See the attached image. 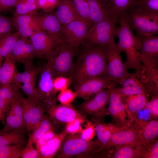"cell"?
<instances>
[{"instance_id": "1", "label": "cell", "mask_w": 158, "mask_h": 158, "mask_svg": "<svg viewBox=\"0 0 158 158\" xmlns=\"http://www.w3.org/2000/svg\"><path fill=\"white\" fill-rule=\"evenodd\" d=\"M108 75V64L103 47L85 48L74 63L71 78L79 84L92 78Z\"/></svg>"}, {"instance_id": "2", "label": "cell", "mask_w": 158, "mask_h": 158, "mask_svg": "<svg viewBox=\"0 0 158 158\" xmlns=\"http://www.w3.org/2000/svg\"><path fill=\"white\" fill-rule=\"evenodd\" d=\"M119 23L120 26L117 27L116 36L118 38V47L126 55L125 66L128 70L133 69L143 72L144 69L139 56L136 38L134 36L125 17L121 19Z\"/></svg>"}, {"instance_id": "3", "label": "cell", "mask_w": 158, "mask_h": 158, "mask_svg": "<svg viewBox=\"0 0 158 158\" xmlns=\"http://www.w3.org/2000/svg\"><path fill=\"white\" fill-rule=\"evenodd\" d=\"M74 55V48L66 42L54 49L46 60L51 68L53 78L59 76L71 78Z\"/></svg>"}, {"instance_id": "4", "label": "cell", "mask_w": 158, "mask_h": 158, "mask_svg": "<svg viewBox=\"0 0 158 158\" xmlns=\"http://www.w3.org/2000/svg\"><path fill=\"white\" fill-rule=\"evenodd\" d=\"M68 134L56 154V157L67 158L74 156L96 154L99 146L97 139L87 140L78 135Z\"/></svg>"}, {"instance_id": "5", "label": "cell", "mask_w": 158, "mask_h": 158, "mask_svg": "<svg viewBox=\"0 0 158 158\" xmlns=\"http://www.w3.org/2000/svg\"><path fill=\"white\" fill-rule=\"evenodd\" d=\"M117 23L115 19L110 17L91 26L83 42L85 48L95 45L103 47L114 40Z\"/></svg>"}, {"instance_id": "6", "label": "cell", "mask_w": 158, "mask_h": 158, "mask_svg": "<svg viewBox=\"0 0 158 158\" xmlns=\"http://www.w3.org/2000/svg\"><path fill=\"white\" fill-rule=\"evenodd\" d=\"M103 47L108 64V75L112 85L115 88L131 74L123 61L121 56L122 51L114 40Z\"/></svg>"}, {"instance_id": "7", "label": "cell", "mask_w": 158, "mask_h": 158, "mask_svg": "<svg viewBox=\"0 0 158 158\" xmlns=\"http://www.w3.org/2000/svg\"><path fill=\"white\" fill-rule=\"evenodd\" d=\"M37 94L43 107L49 109L56 105V92L54 89L51 71L49 63H44L39 74Z\"/></svg>"}, {"instance_id": "8", "label": "cell", "mask_w": 158, "mask_h": 158, "mask_svg": "<svg viewBox=\"0 0 158 158\" xmlns=\"http://www.w3.org/2000/svg\"><path fill=\"white\" fill-rule=\"evenodd\" d=\"M126 18L131 28L136 32V36L154 35L158 32V18L128 10Z\"/></svg>"}, {"instance_id": "9", "label": "cell", "mask_w": 158, "mask_h": 158, "mask_svg": "<svg viewBox=\"0 0 158 158\" xmlns=\"http://www.w3.org/2000/svg\"><path fill=\"white\" fill-rule=\"evenodd\" d=\"M113 86L104 89L96 93L92 98L80 104L79 107L84 112L93 116L96 120L103 119L108 115L107 105Z\"/></svg>"}, {"instance_id": "10", "label": "cell", "mask_w": 158, "mask_h": 158, "mask_svg": "<svg viewBox=\"0 0 158 158\" xmlns=\"http://www.w3.org/2000/svg\"><path fill=\"white\" fill-rule=\"evenodd\" d=\"M90 25L81 19L73 20L62 25V33L64 41L74 48L83 43Z\"/></svg>"}, {"instance_id": "11", "label": "cell", "mask_w": 158, "mask_h": 158, "mask_svg": "<svg viewBox=\"0 0 158 158\" xmlns=\"http://www.w3.org/2000/svg\"><path fill=\"white\" fill-rule=\"evenodd\" d=\"M129 144H141L146 146L140 128L135 124L114 133L102 151L116 146Z\"/></svg>"}, {"instance_id": "12", "label": "cell", "mask_w": 158, "mask_h": 158, "mask_svg": "<svg viewBox=\"0 0 158 158\" xmlns=\"http://www.w3.org/2000/svg\"><path fill=\"white\" fill-rule=\"evenodd\" d=\"M13 59L16 62L22 63L25 69L35 66L34 59L37 56L31 41L28 37L20 36L17 40L11 53Z\"/></svg>"}, {"instance_id": "13", "label": "cell", "mask_w": 158, "mask_h": 158, "mask_svg": "<svg viewBox=\"0 0 158 158\" xmlns=\"http://www.w3.org/2000/svg\"><path fill=\"white\" fill-rule=\"evenodd\" d=\"M114 89L112 87L111 90L107 113L112 118V124L121 128H127L131 126L126 119L128 115L125 105L121 96L114 91Z\"/></svg>"}, {"instance_id": "14", "label": "cell", "mask_w": 158, "mask_h": 158, "mask_svg": "<svg viewBox=\"0 0 158 158\" xmlns=\"http://www.w3.org/2000/svg\"><path fill=\"white\" fill-rule=\"evenodd\" d=\"M37 58L46 60L60 44L47 32L41 30L30 37Z\"/></svg>"}, {"instance_id": "15", "label": "cell", "mask_w": 158, "mask_h": 158, "mask_svg": "<svg viewBox=\"0 0 158 158\" xmlns=\"http://www.w3.org/2000/svg\"><path fill=\"white\" fill-rule=\"evenodd\" d=\"M111 85L109 76L105 75L90 79L79 84H75V92L77 97L87 100L91 96Z\"/></svg>"}, {"instance_id": "16", "label": "cell", "mask_w": 158, "mask_h": 158, "mask_svg": "<svg viewBox=\"0 0 158 158\" xmlns=\"http://www.w3.org/2000/svg\"><path fill=\"white\" fill-rule=\"evenodd\" d=\"M31 15L42 30L47 32L59 44L65 42L62 36V25L54 14L42 15L37 12Z\"/></svg>"}, {"instance_id": "17", "label": "cell", "mask_w": 158, "mask_h": 158, "mask_svg": "<svg viewBox=\"0 0 158 158\" xmlns=\"http://www.w3.org/2000/svg\"><path fill=\"white\" fill-rule=\"evenodd\" d=\"M18 94L22 105L26 130L30 133L44 117V110L43 107L33 104L25 98L19 90Z\"/></svg>"}, {"instance_id": "18", "label": "cell", "mask_w": 158, "mask_h": 158, "mask_svg": "<svg viewBox=\"0 0 158 158\" xmlns=\"http://www.w3.org/2000/svg\"><path fill=\"white\" fill-rule=\"evenodd\" d=\"M50 118L56 122L68 123L77 120L84 121L83 117L71 104H60L49 109Z\"/></svg>"}, {"instance_id": "19", "label": "cell", "mask_w": 158, "mask_h": 158, "mask_svg": "<svg viewBox=\"0 0 158 158\" xmlns=\"http://www.w3.org/2000/svg\"><path fill=\"white\" fill-rule=\"evenodd\" d=\"M105 157L111 158H143L147 150L146 146L141 144L117 145L110 148Z\"/></svg>"}, {"instance_id": "20", "label": "cell", "mask_w": 158, "mask_h": 158, "mask_svg": "<svg viewBox=\"0 0 158 158\" xmlns=\"http://www.w3.org/2000/svg\"><path fill=\"white\" fill-rule=\"evenodd\" d=\"M135 36L139 54L154 63H158V36Z\"/></svg>"}, {"instance_id": "21", "label": "cell", "mask_w": 158, "mask_h": 158, "mask_svg": "<svg viewBox=\"0 0 158 158\" xmlns=\"http://www.w3.org/2000/svg\"><path fill=\"white\" fill-rule=\"evenodd\" d=\"M133 121L139 127L147 147L158 138V120L151 119L146 121L135 117L133 118Z\"/></svg>"}, {"instance_id": "22", "label": "cell", "mask_w": 158, "mask_h": 158, "mask_svg": "<svg viewBox=\"0 0 158 158\" xmlns=\"http://www.w3.org/2000/svg\"><path fill=\"white\" fill-rule=\"evenodd\" d=\"M121 97L125 105L129 123L132 125L133 118L137 117L139 111L144 109L148 101L146 94Z\"/></svg>"}, {"instance_id": "23", "label": "cell", "mask_w": 158, "mask_h": 158, "mask_svg": "<svg viewBox=\"0 0 158 158\" xmlns=\"http://www.w3.org/2000/svg\"><path fill=\"white\" fill-rule=\"evenodd\" d=\"M13 23L22 36L30 37L35 32L42 30L31 15L15 14Z\"/></svg>"}, {"instance_id": "24", "label": "cell", "mask_w": 158, "mask_h": 158, "mask_svg": "<svg viewBox=\"0 0 158 158\" xmlns=\"http://www.w3.org/2000/svg\"><path fill=\"white\" fill-rule=\"evenodd\" d=\"M110 15L117 22L125 17L133 0H101Z\"/></svg>"}, {"instance_id": "25", "label": "cell", "mask_w": 158, "mask_h": 158, "mask_svg": "<svg viewBox=\"0 0 158 158\" xmlns=\"http://www.w3.org/2000/svg\"><path fill=\"white\" fill-rule=\"evenodd\" d=\"M99 148L96 154L102 151L113 134L122 128H118L112 124H107L96 119L94 121Z\"/></svg>"}, {"instance_id": "26", "label": "cell", "mask_w": 158, "mask_h": 158, "mask_svg": "<svg viewBox=\"0 0 158 158\" xmlns=\"http://www.w3.org/2000/svg\"><path fill=\"white\" fill-rule=\"evenodd\" d=\"M68 134L65 129L61 133L55 134L38 150L40 158H51L56 154L62 142Z\"/></svg>"}, {"instance_id": "27", "label": "cell", "mask_w": 158, "mask_h": 158, "mask_svg": "<svg viewBox=\"0 0 158 158\" xmlns=\"http://www.w3.org/2000/svg\"><path fill=\"white\" fill-rule=\"evenodd\" d=\"M57 8L54 15L61 25L76 20L82 19L77 14L72 2L61 1Z\"/></svg>"}, {"instance_id": "28", "label": "cell", "mask_w": 158, "mask_h": 158, "mask_svg": "<svg viewBox=\"0 0 158 158\" xmlns=\"http://www.w3.org/2000/svg\"><path fill=\"white\" fill-rule=\"evenodd\" d=\"M129 10L158 18V0H133Z\"/></svg>"}, {"instance_id": "29", "label": "cell", "mask_w": 158, "mask_h": 158, "mask_svg": "<svg viewBox=\"0 0 158 158\" xmlns=\"http://www.w3.org/2000/svg\"><path fill=\"white\" fill-rule=\"evenodd\" d=\"M4 58L0 69V85L12 83L15 76L18 72L11 54Z\"/></svg>"}, {"instance_id": "30", "label": "cell", "mask_w": 158, "mask_h": 158, "mask_svg": "<svg viewBox=\"0 0 158 158\" xmlns=\"http://www.w3.org/2000/svg\"><path fill=\"white\" fill-rule=\"evenodd\" d=\"M87 1L91 22V27L108 17H111L104 7L101 0Z\"/></svg>"}, {"instance_id": "31", "label": "cell", "mask_w": 158, "mask_h": 158, "mask_svg": "<svg viewBox=\"0 0 158 158\" xmlns=\"http://www.w3.org/2000/svg\"><path fill=\"white\" fill-rule=\"evenodd\" d=\"M44 63H40L36 66L27 69L21 73L18 72L15 76L12 83L18 88L22 83L28 82L36 81Z\"/></svg>"}, {"instance_id": "32", "label": "cell", "mask_w": 158, "mask_h": 158, "mask_svg": "<svg viewBox=\"0 0 158 158\" xmlns=\"http://www.w3.org/2000/svg\"><path fill=\"white\" fill-rule=\"evenodd\" d=\"M20 35L17 32L8 33L0 40V57H5L11 54L16 42Z\"/></svg>"}, {"instance_id": "33", "label": "cell", "mask_w": 158, "mask_h": 158, "mask_svg": "<svg viewBox=\"0 0 158 158\" xmlns=\"http://www.w3.org/2000/svg\"><path fill=\"white\" fill-rule=\"evenodd\" d=\"M52 129L49 118L43 117L42 119L33 127L30 136L34 144L44 134Z\"/></svg>"}, {"instance_id": "34", "label": "cell", "mask_w": 158, "mask_h": 158, "mask_svg": "<svg viewBox=\"0 0 158 158\" xmlns=\"http://www.w3.org/2000/svg\"><path fill=\"white\" fill-rule=\"evenodd\" d=\"M15 14L31 15L40 10L37 0H17Z\"/></svg>"}, {"instance_id": "35", "label": "cell", "mask_w": 158, "mask_h": 158, "mask_svg": "<svg viewBox=\"0 0 158 158\" xmlns=\"http://www.w3.org/2000/svg\"><path fill=\"white\" fill-rule=\"evenodd\" d=\"M24 140V137L22 132H0V147L13 145H22Z\"/></svg>"}, {"instance_id": "36", "label": "cell", "mask_w": 158, "mask_h": 158, "mask_svg": "<svg viewBox=\"0 0 158 158\" xmlns=\"http://www.w3.org/2000/svg\"><path fill=\"white\" fill-rule=\"evenodd\" d=\"M25 129L26 128L23 120L9 112L5 125L0 132L13 131L22 133Z\"/></svg>"}, {"instance_id": "37", "label": "cell", "mask_w": 158, "mask_h": 158, "mask_svg": "<svg viewBox=\"0 0 158 158\" xmlns=\"http://www.w3.org/2000/svg\"><path fill=\"white\" fill-rule=\"evenodd\" d=\"M113 91L121 96L140 95L146 94L147 91V86L142 84L120 86L118 89H114Z\"/></svg>"}, {"instance_id": "38", "label": "cell", "mask_w": 158, "mask_h": 158, "mask_svg": "<svg viewBox=\"0 0 158 158\" xmlns=\"http://www.w3.org/2000/svg\"><path fill=\"white\" fill-rule=\"evenodd\" d=\"M22 145H8L0 147V158H18L20 157Z\"/></svg>"}, {"instance_id": "39", "label": "cell", "mask_w": 158, "mask_h": 158, "mask_svg": "<svg viewBox=\"0 0 158 158\" xmlns=\"http://www.w3.org/2000/svg\"><path fill=\"white\" fill-rule=\"evenodd\" d=\"M75 10L79 16L91 26L88 4L87 0H72Z\"/></svg>"}, {"instance_id": "40", "label": "cell", "mask_w": 158, "mask_h": 158, "mask_svg": "<svg viewBox=\"0 0 158 158\" xmlns=\"http://www.w3.org/2000/svg\"><path fill=\"white\" fill-rule=\"evenodd\" d=\"M144 109L149 112L151 119L158 120V95L156 94L152 99L146 103Z\"/></svg>"}, {"instance_id": "41", "label": "cell", "mask_w": 158, "mask_h": 158, "mask_svg": "<svg viewBox=\"0 0 158 158\" xmlns=\"http://www.w3.org/2000/svg\"><path fill=\"white\" fill-rule=\"evenodd\" d=\"M34 144L30 136L26 146L23 149L20 157L22 158H40L38 150L34 148Z\"/></svg>"}, {"instance_id": "42", "label": "cell", "mask_w": 158, "mask_h": 158, "mask_svg": "<svg viewBox=\"0 0 158 158\" xmlns=\"http://www.w3.org/2000/svg\"><path fill=\"white\" fill-rule=\"evenodd\" d=\"M76 97V92L68 88L60 91L58 95L57 99L61 104H71Z\"/></svg>"}, {"instance_id": "43", "label": "cell", "mask_w": 158, "mask_h": 158, "mask_svg": "<svg viewBox=\"0 0 158 158\" xmlns=\"http://www.w3.org/2000/svg\"><path fill=\"white\" fill-rule=\"evenodd\" d=\"M72 79L63 76L56 77L53 80V87L56 92L61 91L68 88L71 84Z\"/></svg>"}, {"instance_id": "44", "label": "cell", "mask_w": 158, "mask_h": 158, "mask_svg": "<svg viewBox=\"0 0 158 158\" xmlns=\"http://www.w3.org/2000/svg\"><path fill=\"white\" fill-rule=\"evenodd\" d=\"M61 1V0H37L39 9L47 13L51 12L57 7Z\"/></svg>"}, {"instance_id": "45", "label": "cell", "mask_w": 158, "mask_h": 158, "mask_svg": "<svg viewBox=\"0 0 158 158\" xmlns=\"http://www.w3.org/2000/svg\"><path fill=\"white\" fill-rule=\"evenodd\" d=\"M13 23L10 19L0 14V40L4 35L11 32Z\"/></svg>"}, {"instance_id": "46", "label": "cell", "mask_w": 158, "mask_h": 158, "mask_svg": "<svg viewBox=\"0 0 158 158\" xmlns=\"http://www.w3.org/2000/svg\"><path fill=\"white\" fill-rule=\"evenodd\" d=\"M147 148V152L143 158H158V140H156Z\"/></svg>"}, {"instance_id": "47", "label": "cell", "mask_w": 158, "mask_h": 158, "mask_svg": "<svg viewBox=\"0 0 158 158\" xmlns=\"http://www.w3.org/2000/svg\"><path fill=\"white\" fill-rule=\"evenodd\" d=\"M83 122L77 120L73 122L67 123L65 130L68 134H74L80 131V124Z\"/></svg>"}, {"instance_id": "48", "label": "cell", "mask_w": 158, "mask_h": 158, "mask_svg": "<svg viewBox=\"0 0 158 158\" xmlns=\"http://www.w3.org/2000/svg\"><path fill=\"white\" fill-rule=\"evenodd\" d=\"M55 135L52 129L42 136L34 144L37 149V150L41 146L52 138Z\"/></svg>"}, {"instance_id": "49", "label": "cell", "mask_w": 158, "mask_h": 158, "mask_svg": "<svg viewBox=\"0 0 158 158\" xmlns=\"http://www.w3.org/2000/svg\"><path fill=\"white\" fill-rule=\"evenodd\" d=\"M17 0H0V14L15 6Z\"/></svg>"}, {"instance_id": "50", "label": "cell", "mask_w": 158, "mask_h": 158, "mask_svg": "<svg viewBox=\"0 0 158 158\" xmlns=\"http://www.w3.org/2000/svg\"><path fill=\"white\" fill-rule=\"evenodd\" d=\"M93 128L91 125H88L85 129L81 132L80 136L82 138L87 140H90L93 136Z\"/></svg>"}, {"instance_id": "51", "label": "cell", "mask_w": 158, "mask_h": 158, "mask_svg": "<svg viewBox=\"0 0 158 158\" xmlns=\"http://www.w3.org/2000/svg\"><path fill=\"white\" fill-rule=\"evenodd\" d=\"M6 112V111L0 109V121L4 119Z\"/></svg>"}, {"instance_id": "52", "label": "cell", "mask_w": 158, "mask_h": 158, "mask_svg": "<svg viewBox=\"0 0 158 158\" xmlns=\"http://www.w3.org/2000/svg\"><path fill=\"white\" fill-rule=\"evenodd\" d=\"M3 60V58L0 57V69Z\"/></svg>"}, {"instance_id": "53", "label": "cell", "mask_w": 158, "mask_h": 158, "mask_svg": "<svg viewBox=\"0 0 158 158\" xmlns=\"http://www.w3.org/2000/svg\"><path fill=\"white\" fill-rule=\"evenodd\" d=\"M62 1H69V2H72V0H61Z\"/></svg>"}]
</instances>
